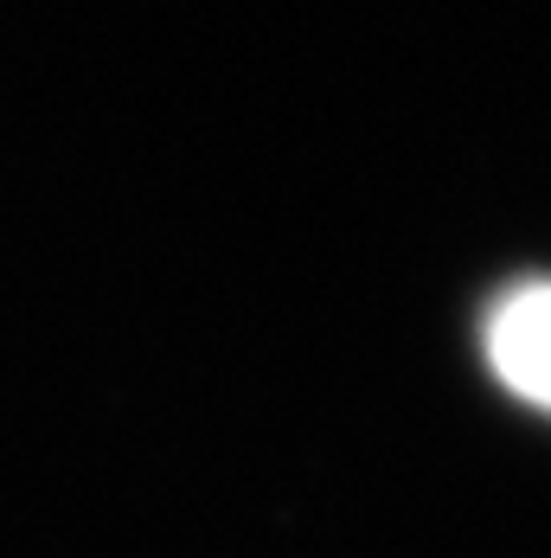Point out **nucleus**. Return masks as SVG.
Returning a JSON list of instances; mask_svg holds the SVG:
<instances>
[{
    "label": "nucleus",
    "instance_id": "1",
    "mask_svg": "<svg viewBox=\"0 0 551 558\" xmlns=\"http://www.w3.org/2000/svg\"><path fill=\"white\" fill-rule=\"evenodd\" d=\"M488 366L513 398L551 411V282H519L488 308Z\"/></svg>",
    "mask_w": 551,
    "mask_h": 558
}]
</instances>
